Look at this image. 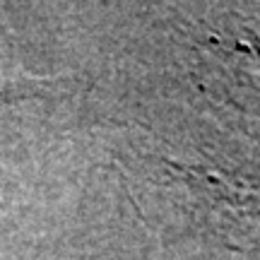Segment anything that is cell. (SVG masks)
Here are the masks:
<instances>
[{"label": "cell", "instance_id": "obj_1", "mask_svg": "<svg viewBox=\"0 0 260 260\" xmlns=\"http://www.w3.org/2000/svg\"><path fill=\"white\" fill-rule=\"evenodd\" d=\"M56 82H44V80H22V82H0V102H15V99H27V96H44L53 89Z\"/></svg>", "mask_w": 260, "mask_h": 260}]
</instances>
